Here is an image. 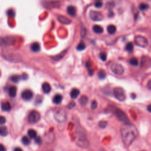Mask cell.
I'll return each instance as SVG.
<instances>
[{
  "mask_svg": "<svg viewBox=\"0 0 151 151\" xmlns=\"http://www.w3.org/2000/svg\"><path fill=\"white\" fill-rule=\"evenodd\" d=\"M120 134L124 145L128 147L132 145L138 136V130L136 127L131 124H124L120 129Z\"/></svg>",
  "mask_w": 151,
  "mask_h": 151,
  "instance_id": "cell-1",
  "label": "cell"
},
{
  "mask_svg": "<svg viewBox=\"0 0 151 151\" xmlns=\"http://www.w3.org/2000/svg\"><path fill=\"white\" fill-rule=\"evenodd\" d=\"M53 116L54 119L59 123H63L67 119L66 112L63 108H54L53 110Z\"/></svg>",
  "mask_w": 151,
  "mask_h": 151,
  "instance_id": "cell-2",
  "label": "cell"
},
{
  "mask_svg": "<svg viewBox=\"0 0 151 151\" xmlns=\"http://www.w3.org/2000/svg\"><path fill=\"white\" fill-rule=\"evenodd\" d=\"M113 94L114 97L120 101H123L126 99L124 91L120 87H116L113 88Z\"/></svg>",
  "mask_w": 151,
  "mask_h": 151,
  "instance_id": "cell-3",
  "label": "cell"
},
{
  "mask_svg": "<svg viewBox=\"0 0 151 151\" xmlns=\"http://www.w3.org/2000/svg\"><path fill=\"white\" fill-rule=\"evenodd\" d=\"M134 43L136 45L142 48L146 47L148 45V41L142 35H136L134 38Z\"/></svg>",
  "mask_w": 151,
  "mask_h": 151,
  "instance_id": "cell-4",
  "label": "cell"
},
{
  "mask_svg": "<svg viewBox=\"0 0 151 151\" xmlns=\"http://www.w3.org/2000/svg\"><path fill=\"white\" fill-rule=\"evenodd\" d=\"M110 70L112 73L116 75H122L124 73V67L118 63H113L110 66Z\"/></svg>",
  "mask_w": 151,
  "mask_h": 151,
  "instance_id": "cell-5",
  "label": "cell"
},
{
  "mask_svg": "<svg viewBox=\"0 0 151 151\" xmlns=\"http://www.w3.org/2000/svg\"><path fill=\"white\" fill-rule=\"evenodd\" d=\"M40 119V114L37 110H32L28 116V121L29 123L34 124L39 121Z\"/></svg>",
  "mask_w": 151,
  "mask_h": 151,
  "instance_id": "cell-6",
  "label": "cell"
},
{
  "mask_svg": "<svg viewBox=\"0 0 151 151\" xmlns=\"http://www.w3.org/2000/svg\"><path fill=\"white\" fill-rule=\"evenodd\" d=\"M115 114L117 117V119L122 122L124 123V124L130 123L128 117L126 114V113L120 109H116L115 111Z\"/></svg>",
  "mask_w": 151,
  "mask_h": 151,
  "instance_id": "cell-7",
  "label": "cell"
},
{
  "mask_svg": "<svg viewBox=\"0 0 151 151\" xmlns=\"http://www.w3.org/2000/svg\"><path fill=\"white\" fill-rule=\"evenodd\" d=\"M89 16L91 19L94 21H101L103 19L102 14L100 12L95 10H91L89 12Z\"/></svg>",
  "mask_w": 151,
  "mask_h": 151,
  "instance_id": "cell-8",
  "label": "cell"
},
{
  "mask_svg": "<svg viewBox=\"0 0 151 151\" xmlns=\"http://www.w3.org/2000/svg\"><path fill=\"white\" fill-rule=\"evenodd\" d=\"M141 67L147 69L151 66V58L148 56H143L141 59Z\"/></svg>",
  "mask_w": 151,
  "mask_h": 151,
  "instance_id": "cell-9",
  "label": "cell"
},
{
  "mask_svg": "<svg viewBox=\"0 0 151 151\" xmlns=\"http://www.w3.org/2000/svg\"><path fill=\"white\" fill-rule=\"evenodd\" d=\"M33 97V93L31 90H25L21 93V97L24 100H30Z\"/></svg>",
  "mask_w": 151,
  "mask_h": 151,
  "instance_id": "cell-10",
  "label": "cell"
},
{
  "mask_svg": "<svg viewBox=\"0 0 151 151\" xmlns=\"http://www.w3.org/2000/svg\"><path fill=\"white\" fill-rule=\"evenodd\" d=\"M57 19L60 22L63 24H69L70 22H71V21L70 19H68V18H67L64 15H58L57 16Z\"/></svg>",
  "mask_w": 151,
  "mask_h": 151,
  "instance_id": "cell-11",
  "label": "cell"
},
{
  "mask_svg": "<svg viewBox=\"0 0 151 151\" xmlns=\"http://www.w3.org/2000/svg\"><path fill=\"white\" fill-rule=\"evenodd\" d=\"M67 12L68 15L74 17L76 15V9L73 5H68L67 7Z\"/></svg>",
  "mask_w": 151,
  "mask_h": 151,
  "instance_id": "cell-12",
  "label": "cell"
},
{
  "mask_svg": "<svg viewBox=\"0 0 151 151\" xmlns=\"http://www.w3.org/2000/svg\"><path fill=\"white\" fill-rule=\"evenodd\" d=\"M11 104L9 103V102L7 101H5L2 102L1 103V109L3 111H8L11 110Z\"/></svg>",
  "mask_w": 151,
  "mask_h": 151,
  "instance_id": "cell-13",
  "label": "cell"
},
{
  "mask_svg": "<svg viewBox=\"0 0 151 151\" xmlns=\"http://www.w3.org/2000/svg\"><path fill=\"white\" fill-rule=\"evenodd\" d=\"M42 89L44 93H48L50 92L51 87L50 84L47 82H44L42 84Z\"/></svg>",
  "mask_w": 151,
  "mask_h": 151,
  "instance_id": "cell-14",
  "label": "cell"
},
{
  "mask_svg": "<svg viewBox=\"0 0 151 151\" xmlns=\"http://www.w3.org/2000/svg\"><path fill=\"white\" fill-rule=\"evenodd\" d=\"M63 100V96L60 94H56L52 99V101L56 104H58L61 103Z\"/></svg>",
  "mask_w": 151,
  "mask_h": 151,
  "instance_id": "cell-15",
  "label": "cell"
},
{
  "mask_svg": "<svg viewBox=\"0 0 151 151\" xmlns=\"http://www.w3.org/2000/svg\"><path fill=\"white\" fill-rule=\"evenodd\" d=\"M31 49L33 52H37L40 50V45L37 42H33L31 45Z\"/></svg>",
  "mask_w": 151,
  "mask_h": 151,
  "instance_id": "cell-16",
  "label": "cell"
},
{
  "mask_svg": "<svg viewBox=\"0 0 151 151\" xmlns=\"http://www.w3.org/2000/svg\"><path fill=\"white\" fill-rule=\"evenodd\" d=\"M8 93H9V96L10 97H15V96L17 94V87L14 86H11L9 88Z\"/></svg>",
  "mask_w": 151,
  "mask_h": 151,
  "instance_id": "cell-17",
  "label": "cell"
},
{
  "mask_svg": "<svg viewBox=\"0 0 151 151\" xmlns=\"http://www.w3.org/2000/svg\"><path fill=\"white\" fill-rule=\"evenodd\" d=\"M80 94V91L77 88H73L70 92V97L72 99H76Z\"/></svg>",
  "mask_w": 151,
  "mask_h": 151,
  "instance_id": "cell-18",
  "label": "cell"
},
{
  "mask_svg": "<svg viewBox=\"0 0 151 151\" xmlns=\"http://www.w3.org/2000/svg\"><path fill=\"white\" fill-rule=\"evenodd\" d=\"M78 102L81 106H85L88 102V97L86 96L83 95L80 97V99L78 100Z\"/></svg>",
  "mask_w": 151,
  "mask_h": 151,
  "instance_id": "cell-19",
  "label": "cell"
},
{
  "mask_svg": "<svg viewBox=\"0 0 151 151\" xmlns=\"http://www.w3.org/2000/svg\"><path fill=\"white\" fill-rule=\"evenodd\" d=\"M107 31L108 33H109L110 34H113L116 31V27L115 25H114L113 24H110L107 26Z\"/></svg>",
  "mask_w": 151,
  "mask_h": 151,
  "instance_id": "cell-20",
  "label": "cell"
},
{
  "mask_svg": "<svg viewBox=\"0 0 151 151\" xmlns=\"http://www.w3.org/2000/svg\"><path fill=\"white\" fill-rule=\"evenodd\" d=\"M93 30L94 32L97 34H101L103 31V28L99 25H94L93 26Z\"/></svg>",
  "mask_w": 151,
  "mask_h": 151,
  "instance_id": "cell-21",
  "label": "cell"
},
{
  "mask_svg": "<svg viewBox=\"0 0 151 151\" xmlns=\"http://www.w3.org/2000/svg\"><path fill=\"white\" fill-rule=\"evenodd\" d=\"M1 42L2 43L6 44H11L14 43L13 38L11 37H4L3 38L1 39Z\"/></svg>",
  "mask_w": 151,
  "mask_h": 151,
  "instance_id": "cell-22",
  "label": "cell"
},
{
  "mask_svg": "<svg viewBox=\"0 0 151 151\" xmlns=\"http://www.w3.org/2000/svg\"><path fill=\"white\" fill-rule=\"evenodd\" d=\"M28 135L30 138H36L37 133L36 131L34 129H29L28 130Z\"/></svg>",
  "mask_w": 151,
  "mask_h": 151,
  "instance_id": "cell-23",
  "label": "cell"
},
{
  "mask_svg": "<svg viewBox=\"0 0 151 151\" xmlns=\"http://www.w3.org/2000/svg\"><path fill=\"white\" fill-rule=\"evenodd\" d=\"M8 129L6 128V127L5 126H2L0 128V134L1 136H5L8 134Z\"/></svg>",
  "mask_w": 151,
  "mask_h": 151,
  "instance_id": "cell-24",
  "label": "cell"
},
{
  "mask_svg": "<svg viewBox=\"0 0 151 151\" xmlns=\"http://www.w3.org/2000/svg\"><path fill=\"white\" fill-rule=\"evenodd\" d=\"M85 48H86V45L84 43V42L82 41L78 43V44L77 45V47H76L78 51H83L85 49Z\"/></svg>",
  "mask_w": 151,
  "mask_h": 151,
  "instance_id": "cell-25",
  "label": "cell"
},
{
  "mask_svg": "<svg viewBox=\"0 0 151 151\" xmlns=\"http://www.w3.org/2000/svg\"><path fill=\"white\" fill-rule=\"evenodd\" d=\"M125 49L126 51L131 52H132V51L133 50V44L132 42H128L126 45V47H125Z\"/></svg>",
  "mask_w": 151,
  "mask_h": 151,
  "instance_id": "cell-26",
  "label": "cell"
},
{
  "mask_svg": "<svg viewBox=\"0 0 151 151\" xmlns=\"http://www.w3.org/2000/svg\"><path fill=\"white\" fill-rule=\"evenodd\" d=\"M98 74L99 78L100 80H103V79L105 78L106 77V72H105L104 70H100V71L98 72V74Z\"/></svg>",
  "mask_w": 151,
  "mask_h": 151,
  "instance_id": "cell-27",
  "label": "cell"
},
{
  "mask_svg": "<svg viewBox=\"0 0 151 151\" xmlns=\"http://www.w3.org/2000/svg\"><path fill=\"white\" fill-rule=\"evenodd\" d=\"M21 141L22 143L25 145H29L30 143V139L26 136H24L22 137Z\"/></svg>",
  "mask_w": 151,
  "mask_h": 151,
  "instance_id": "cell-28",
  "label": "cell"
},
{
  "mask_svg": "<svg viewBox=\"0 0 151 151\" xmlns=\"http://www.w3.org/2000/svg\"><path fill=\"white\" fill-rule=\"evenodd\" d=\"M67 52V50H65L64 51H62L61 52H60L59 54L55 55L54 57H53V58L55 60H60L61 58L63 57V56L65 54V53Z\"/></svg>",
  "mask_w": 151,
  "mask_h": 151,
  "instance_id": "cell-29",
  "label": "cell"
},
{
  "mask_svg": "<svg viewBox=\"0 0 151 151\" xmlns=\"http://www.w3.org/2000/svg\"><path fill=\"white\" fill-rule=\"evenodd\" d=\"M129 63L131 65H132L133 66H137L139 64L138 60L136 58H134V57H133V58H130V60H129Z\"/></svg>",
  "mask_w": 151,
  "mask_h": 151,
  "instance_id": "cell-30",
  "label": "cell"
},
{
  "mask_svg": "<svg viewBox=\"0 0 151 151\" xmlns=\"http://www.w3.org/2000/svg\"><path fill=\"white\" fill-rule=\"evenodd\" d=\"M139 8L141 11H145L149 8V5L146 3H140L139 4Z\"/></svg>",
  "mask_w": 151,
  "mask_h": 151,
  "instance_id": "cell-31",
  "label": "cell"
},
{
  "mask_svg": "<svg viewBox=\"0 0 151 151\" xmlns=\"http://www.w3.org/2000/svg\"><path fill=\"white\" fill-rule=\"evenodd\" d=\"M99 57L103 61H105L107 59V53L106 52H101L99 54Z\"/></svg>",
  "mask_w": 151,
  "mask_h": 151,
  "instance_id": "cell-32",
  "label": "cell"
},
{
  "mask_svg": "<svg viewBox=\"0 0 151 151\" xmlns=\"http://www.w3.org/2000/svg\"><path fill=\"white\" fill-rule=\"evenodd\" d=\"M107 125V122L105 120H101L99 122V126L100 128H105L106 127V126Z\"/></svg>",
  "mask_w": 151,
  "mask_h": 151,
  "instance_id": "cell-33",
  "label": "cell"
},
{
  "mask_svg": "<svg viewBox=\"0 0 151 151\" xmlns=\"http://www.w3.org/2000/svg\"><path fill=\"white\" fill-rule=\"evenodd\" d=\"M10 79L12 81L14 82V83H17L18 81H19V77L18 76H17V75H14V76H12L10 77Z\"/></svg>",
  "mask_w": 151,
  "mask_h": 151,
  "instance_id": "cell-34",
  "label": "cell"
},
{
  "mask_svg": "<svg viewBox=\"0 0 151 151\" xmlns=\"http://www.w3.org/2000/svg\"><path fill=\"white\" fill-rule=\"evenodd\" d=\"M97 101L94 100L92 101L91 102V109L92 110H94L97 108Z\"/></svg>",
  "mask_w": 151,
  "mask_h": 151,
  "instance_id": "cell-35",
  "label": "cell"
},
{
  "mask_svg": "<svg viewBox=\"0 0 151 151\" xmlns=\"http://www.w3.org/2000/svg\"><path fill=\"white\" fill-rule=\"evenodd\" d=\"M103 5V2L101 1H96L95 3H94V6L96 7V8H100Z\"/></svg>",
  "mask_w": 151,
  "mask_h": 151,
  "instance_id": "cell-36",
  "label": "cell"
},
{
  "mask_svg": "<svg viewBox=\"0 0 151 151\" xmlns=\"http://www.w3.org/2000/svg\"><path fill=\"white\" fill-rule=\"evenodd\" d=\"M76 106V104H75V103L73 101H70L68 104V105H67V108L68 109H73L74 106Z\"/></svg>",
  "mask_w": 151,
  "mask_h": 151,
  "instance_id": "cell-37",
  "label": "cell"
},
{
  "mask_svg": "<svg viewBox=\"0 0 151 151\" xmlns=\"http://www.w3.org/2000/svg\"><path fill=\"white\" fill-rule=\"evenodd\" d=\"M6 14H7V15L8 16H10V17H14L15 15V13H14V11L12 9H8L7 11V12H6Z\"/></svg>",
  "mask_w": 151,
  "mask_h": 151,
  "instance_id": "cell-38",
  "label": "cell"
},
{
  "mask_svg": "<svg viewBox=\"0 0 151 151\" xmlns=\"http://www.w3.org/2000/svg\"><path fill=\"white\" fill-rule=\"evenodd\" d=\"M35 143H36L37 144H38V145H40V144L42 143V139H41V137H40V136L37 137L35 139Z\"/></svg>",
  "mask_w": 151,
  "mask_h": 151,
  "instance_id": "cell-39",
  "label": "cell"
},
{
  "mask_svg": "<svg viewBox=\"0 0 151 151\" xmlns=\"http://www.w3.org/2000/svg\"><path fill=\"white\" fill-rule=\"evenodd\" d=\"M5 122H6L5 117H4V116H1L0 117V123H1V124H4V123H5Z\"/></svg>",
  "mask_w": 151,
  "mask_h": 151,
  "instance_id": "cell-40",
  "label": "cell"
},
{
  "mask_svg": "<svg viewBox=\"0 0 151 151\" xmlns=\"http://www.w3.org/2000/svg\"><path fill=\"white\" fill-rule=\"evenodd\" d=\"M147 86L148 87L149 89H150L151 90V80H149L148 82H147Z\"/></svg>",
  "mask_w": 151,
  "mask_h": 151,
  "instance_id": "cell-41",
  "label": "cell"
},
{
  "mask_svg": "<svg viewBox=\"0 0 151 151\" xmlns=\"http://www.w3.org/2000/svg\"><path fill=\"white\" fill-rule=\"evenodd\" d=\"M22 77L23 79H24V80H26V79H27V78H28V76H27V74H25V73L22 74Z\"/></svg>",
  "mask_w": 151,
  "mask_h": 151,
  "instance_id": "cell-42",
  "label": "cell"
},
{
  "mask_svg": "<svg viewBox=\"0 0 151 151\" xmlns=\"http://www.w3.org/2000/svg\"><path fill=\"white\" fill-rule=\"evenodd\" d=\"M147 110L148 111L150 112L151 113V104H149L147 106Z\"/></svg>",
  "mask_w": 151,
  "mask_h": 151,
  "instance_id": "cell-43",
  "label": "cell"
},
{
  "mask_svg": "<svg viewBox=\"0 0 151 151\" xmlns=\"http://www.w3.org/2000/svg\"><path fill=\"white\" fill-rule=\"evenodd\" d=\"M1 151H5V148L2 144L1 145Z\"/></svg>",
  "mask_w": 151,
  "mask_h": 151,
  "instance_id": "cell-44",
  "label": "cell"
},
{
  "mask_svg": "<svg viewBox=\"0 0 151 151\" xmlns=\"http://www.w3.org/2000/svg\"><path fill=\"white\" fill-rule=\"evenodd\" d=\"M14 151H22V150L20 147H16L14 149Z\"/></svg>",
  "mask_w": 151,
  "mask_h": 151,
  "instance_id": "cell-45",
  "label": "cell"
},
{
  "mask_svg": "<svg viewBox=\"0 0 151 151\" xmlns=\"http://www.w3.org/2000/svg\"><path fill=\"white\" fill-rule=\"evenodd\" d=\"M48 151H54L53 150H48Z\"/></svg>",
  "mask_w": 151,
  "mask_h": 151,
  "instance_id": "cell-46",
  "label": "cell"
},
{
  "mask_svg": "<svg viewBox=\"0 0 151 151\" xmlns=\"http://www.w3.org/2000/svg\"><path fill=\"white\" fill-rule=\"evenodd\" d=\"M140 151H145V150H140Z\"/></svg>",
  "mask_w": 151,
  "mask_h": 151,
  "instance_id": "cell-47",
  "label": "cell"
}]
</instances>
